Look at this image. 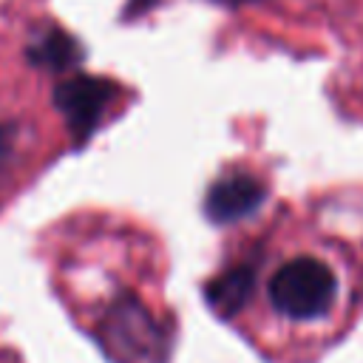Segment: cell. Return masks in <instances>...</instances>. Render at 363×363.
<instances>
[{"mask_svg":"<svg viewBox=\"0 0 363 363\" xmlns=\"http://www.w3.org/2000/svg\"><path fill=\"white\" fill-rule=\"evenodd\" d=\"M11 147H14V136H11V128H9V125H0V167L9 162V156H11Z\"/></svg>","mask_w":363,"mask_h":363,"instance_id":"obj_7","label":"cell"},{"mask_svg":"<svg viewBox=\"0 0 363 363\" xmlns=\"http://www.w3.org/2000/svg\"><path fill=\"white\" fill-rule=\"evenodd\" d=\"M26 57L34 68H43V71H68L74 65L82 62L85 51L82 45L60 26H43L31 34L28 45H26Z\"/></svg>","mask_w":363,"mask_h":363,"instance_id":"obj_5","label":"cell"},{"mask_svg":"<svg viewBox=\"0 0 363 363\" xmlns=\"http://www.w3.org/2000/svg\"><path fill=\"white\" fill-rule=\"evenodd\" d=\"M216 3H224V6H241V3H252V0H216Z\"/></svg>","mask_w":363,"mask_h":363,"instance_id":"obj_8","label":"cell"},{"mask_svg":"<svg viewBox=\"0 0 363 363\" xmlns=\"http://www.w3.org/2000/svg\"><path fill=\"white\" fill-rule=\"evenodd\" d=\"M116 94L119 88L111 79L88 77V74L68 77L54 88V105L62 113L74 142H85L96 130L105 108L116 99Z\"/></svg>","mask_w":363,"mask_h":363,"instance_id":"obj_3","label":"cell"},{"mask_svg":"<svg viewBox=\"0 0 363 363\" xmlns=\"http://www.w3.org/2000/svg\"><path fill=\"white\" fill-rule=\"evenodd\" d=\"M267 295L284 318L315 320L332 309L337 295V278L320 258L298 255L275 269Z\"/></svg>","mask_w":363,"mask_h":363,"instance_id":"obj_1","label":"cell"},{"mask_svg":"<svg viewBox=\"0 0 363 363\" xmlns=\"http://www.w3.org/2000/svg\"><path fill=\"white\" fill-rule=\"evenodd\" d=\"M99 343L116 363H164L167 332L136 298H119L99 323Z\"/></svg>","mask_w":363,"mask_h":363,"instance_id":"obj_2","label":"cell"},{"mask_svg":"<svg viewBox=\"0 0 363 363\" xmlns=\"http://www.w3.org/2000/svg\"><path fill=\"white\" fill-rule=\"evenodd\" d=\"M252 289H255V267L235 264L218 272L204 286V298L213 306V312H218L221 318H233L238 309L247 306V301L252 298Z\"/></svg>","mask_w":363,"mask_h":363,"instance_id":"obj_6","label":"cell"},{"mask_svg":"<svg viewBox=\"0 0 363 363\" xmlns=\"http://www.w3.org/2000/svg\"><path fill=\"white\" fill-rule=\"evenodd\" d=\"M267 199V187L247 170H230L218 176L204 196V216L213 224H233L252 216Z\"/></svg>","mask_w":363,"mask_h":363,"instance_id":"obj_4","label":"cell"}]
</instances>
